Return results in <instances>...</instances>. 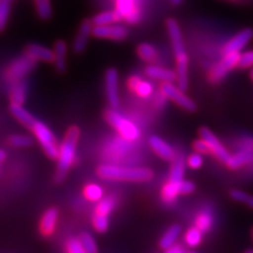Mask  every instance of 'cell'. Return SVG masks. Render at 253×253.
<instances>
[{
	"instance_id": "cell-1",
	"label": "cell",
	"mask_w": 253,
	"mask_h": 253,
	"mask_svg": "<svg viewBox=\"0 0 253 253\" xmlns=\"http://www.w3.org/2000/svg\"><path fill=\"white\" fill-rule=\"evenodd\" d=\"M167 26V31L170 37V41L172 43V49L174 56L176 59V82L177 86L183 90L187 91L189 85V76H188V65H189V58L185 49L183 33H181L180 27L178 22L170 18L166 22Z\"/></svg>"
},
{
	"instance_id": "cell-2",
	"label": "cell",
	"mask_w": 253,
	"mask_h": 253,
	"mask_svg": "<svg viewBox=\"0 0 253 253\" xmlns=\"http://www.w3.org/2000/svg\"><path fill=\"white\" fill-rule=\"evenodd\" d=\"M98 175L104 179L120 181H148L153 177L148 168L128 167L115 164H104L97 169Z\"/></svg>"
},
{
	"instance_id": "cell-3",
	"label": "cell",
	"mask_w": 253,
	"mask_h": 253,
	"mask_svg": "<svg viewBox=\"0 0 253 253\" xmlns=\"http://www.w3.org/2000/svg\"><path fill=\"white\" fill-rule=\"evenodd\" d=\"M79 134L81 133H79V129L76 126H71L59 146L57 170L56 174H55V178H56L57 183H61L66 178L70 168L74 164Z\"/></svg>"
},
{
	"instance_id": "cell-4",
	"label": "cell",
	"mask_w": 253,
	"mask_h": 253,
	"mask_svg": "<svg viewBox=\"0 0 253 253\" xmlns=\"http://www.w3.org/2000/svg\"><path fill=\"white\" fill-rule=\"evenodd\" d=\"M186 160L183 155H177L173 160L169 179L162 190V197L165 203L172 204L180 194V186L184 181Z\"/></svg>"
},
{
	"instance_id": "cell-5",
	"label": "cell",
	"mask_w": 253,
	"mask_h": 253,
	"mask_svg": "<svg viewBox=\"0 0 253 253\" xmlns=\"http://www.w3.org/2000/svg\"><path fill=\"white\" fill-rule=\"evenodd\" d=\"M106 117L109 124L114 126V129L121 134L122 137L130 141H135L139 138L140 131L138 126L115 109L109 110L106 114Z\"/></svg>"
},
{
	"instance_id": "cell-6",
	"label": "cell",
	"mask_w": 253,
	"mask_h": 253,
	"mask_svg": "<svg viewBox=\"0 0 253 253\" xmlns=\"http://www.w3.org/2000/svg\"><path fill=\"white\" fill-rule=\"evenodd\" d=\"M35 137L42 147L45 154L52 160H57L59 154V147L57 145L56 138H55L53 132L49 129L45 124L42 122H36L32 126Z\"/></svg>"
},
{
	"instance_id": "cell-7",
	"label": "cell",
	"mask_w": 253,
	"mask_h": 253,
	"mask_svg": "<svg viewBox=\"0 0 253 253\" xmlns=\"http://www.w3.org/2000/svg\"><path fill=\"white\" fill-rule=\"evenodd\" d=\"M240 53H228L225 54L223 59L213 66L209 72V79L212 83H218L226 77L230 71L239 66Z\"/></svg>"
},
{
	"instance_id": "cell-8",
	"label": "cell",
	"mask_w": 253,
	"mask_h": 253,
	"mask_svg": "<svg viewBox=\"0 0 253 253\" xmlns=\"http://www.w3.org/2000/svg\"><path fill=\"white\" fill-rule=\"evenodd\" d=\"M184 92L185 91L181 90L179 86L174 85L172 83H163L162 84V93L166 97L173 100L176 105L189 111V112H194L196 109L195 102L187 96Z\"/></svg>"
},
{
	"instance_id": "cell-9",
	"label": "cell",
	"mask_w": 253,
	"mask_h": 253,
	"mask_svg": "<svg viewBox=\"0 0 253 253\" xmlns=\"http://www.w3.org/2000/svg\"><path fill=\"white\" fill-rule=\"evenodd\" d=\"M253 162V138H244L240 144V149L235 154L231 155L226 163L229 168L239 169L245 165Z\"/></svg>"
},
{
	"instance_id": "cell-10",
	"label": "cell",
	"mask_w": 253,
	"mask_h": 253,
	"mask_svg": "<svg viewBox=\"0 0 253 253\" xmlns=\"http://www.w3.org/2000/svg\"><path fill=\"white\" fill-rule=\"evenodd\" d=\"M201 138H203L210 149V153H212L220 162L227 163L230 158V153L228 152V150L225 148V146L221 144V141L216 137V135L208 128H202L200 130Z\"/></svg>"
},
{
	"instance_id": "cell-11",
	"label": "cell",
	"mask_w": 253,
	"mask_h": 253,
	"mask_svg": "<svg viewBox=\"0 0 253 253\" xmlns=\"http://www.w3.org/2000/svg\"><path fill=\"white\" fill-rule=\"evenodd\" d=\"M106 95L111 109H118L120 107V89H118V72L111 68L106 72L105 77Z\"/></svg>"
},
{
	"instance_id": "cell-12",
	"label": "cell",
	"mask_w": 253,
	"mask_h": 253,
	"mask_svg": "<svg viewBox=\"0 0 253 253\" xmlns=\"http://www.w3.org/2000/svg\"><path fill=\"white\" fill-rule=\"evenodd\" d=\"M35 62L36 61L31 58L28 54L23 55L11 63L9 70H7V74L11 79L19 82L23 76L31 72L35 66Z\"/></svg>"
},
{
	"instance_id": "cell-13",
	"label": "cell",
	"mask_w": 253,
	"mask_h": 253,
	"mask_svg": "<svg viewBox=\"0 0 253 253\" xmlns=\"http://www.w3.org/2000/svg\"><path fill=\"white\" fill-rule=\"evenodd\" d=\"M93 36L102 39H112V41H124L128 36V29L122 25L94 26Z\"/></svg>"
},
{
	"instance_id": "cell-14",
	"label": "cell",
	"mask_w": 253,
	"mask_h": 253,
	"mask_svg": "<svg viewBox=\"0 0 253 253\" xmlns=\"http://www.w3.org/2000/svg\"><path fill=\"white\" fill-rule=\"evenodd\" d=\"M253 37V31L250 29H245L239 32L229 41L223 49L224 54L228 53H240L246 46Z\"/></svg>"
},
{
	"instance_id": "cell-15",
	"label": "cell",
	"mask_w": 253,
	"mask_h": 253,
	"mask_svg": "<svg viewBox=\"0 0 253 253\" xmlns=\"http://www.w3.org/2000/svg\"><path fill=\"white\" fill-rule=\"evenodd\" d=\"M93 30L94 25L92 20L86 19L82 22L73 42V51L76 54H81L85 50L89 39L91 35H93Z\"/></svg>"
},
{
	"instance_id": "cell-16",
	"label": "cell",
	"mask_w": 253,
	"mask_h": 253,
	"mask_svg": "<svg viewBox=\"0 0 253 253\" xmlns=\"http://www.w3.org/2000/svg\"><path fill=\"white\" fill-rule=\"evenodd\" d=\"M116 12L120 16L131 23H135L139 20L140 15L135 6L134 0H116Z\"/></svg>"
},
{
	"instance_id": "cell-17",
	"label": "cell",
	"mask_w": 253,
	"mask_h": 253,
	"mask_svg": "<svg viewBox=\"0 0 253 253\" xmlns=\"http://www.w3.org/2000/svg\"><path fill=\"white\" fill-rule=\"evenodd\" d=\"M149 145L152 148L153 151L165 161H173L176 156L175 151H174L173 148L168 144L167 141H165L160 136L153 135L150 137Z\"/></svg>"
},
{
	"instance_id": "cell-18",
	"label": "cell",
	"mask_w": 253,
	"mask_h": 253,
	"mask_svg": "<svg viewBox=\"0 0 253 253\" xmlns=\"http://www.w3.org/2000/svg\"><path fill=\"white\" fill-rule=\"evenodd\" d=\"M26 54H28L31 58H33L35 61H44V62H54V50H51L50 47L31 43L27 46Z\"/></svg>"
},
{
	"instance_id": "cell-19",
	"label": "cell",
	"mask_w": 253,
	"mask_h": 253,
	"mask_svg": "<svg viewBox=\"0 0 253 253\" xmlns=\"http://www.w3.org/2000/svg\"><path fill=\"white\" fill-rule=\"evenodd\" d=\"M146 74L150 78L161 81L163 83H173L174 81H176L177 77L176 72H174V71L157 66H148L146 68Z\"/></svg>"
},
{
	"instance_id": "cell-20",
	"label": "cell",
	"mask_w": 253,
	"mask_h": 253,
	"mask_svg": "<svg viewBox=\"0 0 253 253\" xmlns=\"http://www.w3.org/2000/svg\"><path fill=\"white\" fill-rule=\"evenodd\" d=\"M58 218V211L55 208L47 209L41 220V232L44 236H49L54 233Z\"/></svg>"
},
{
	"instance_id": "cell-21",
	"label": "cell",
	"mask_w": 253,
	"mask_h": 253,
	"mask_svg": "<svg viewBox=\"0 0 253 253\" xmlns=\"http://www.w3.org/2000/svg\"><path fill=\"white\" fill-rule=\"evenodd\" d=\"M54 63L59 73L65 72L67 69V43L63 41L56 42L54 45Z\"/></svg>"
},
{
	"instance_id": "cell-22",
	"label": "cell",
	"mask_w": 253,
	"mask_h": 253,
	"mask_svg": "<svg viewBox=\"0 0 253 253\" xmlns=\"http://www.w3.org/2000/svg\"><path fill=\"white\" fill-rule=\"evenodd\" d=\"M10 111L16 120H17L23 126H28V128L32 129V126H33L35 125V123L37 122L35 118L32 116V114L30 112H28V111L22 107V105L12 104L10 107Z\"/></svg>"
},
{
	"instance_id": "cell-23",
	"label": "cell",
	"mask_w": 253,
	"mask_h": 253,
	"mask_svg": "<svg viewBox=\"0 0 253 253\" xmlns=\"http://www.w3.org/2000/svg\"><path fill=\"white\" fill-rule=\"evenodd\" d=\"M213 221H214V217H213L212 210L208 207H206L199 213V215L196 216L195 227L199 228L203 232H207L212 228Z\"/></svg>"
},
{
	"instance_id": "cell-24",
	"label": "cell",
	"mask_w": 253,
	"mask_h": 253,
	"mask_svg": "<svg viewBox=\"0 0 253 253\" xmlns=\"http://www.w3.org/2000/svg\"><path fill=\"white\" fill-rule=\"evenodd\" d=\"M179 234H180V227L178 225L171 226L168 230L165 232V234L161 239V242H160L161 247L165 250L172 247L173 245H175V242L177 241Z\"/></svg>"
},
{
	"instance_id": "cell-25",
	"label": "cell",
	"mask_w": 253,
	"mask_h": 253,
	"mask_svg": "<svg viewBox=\"0 0 253 253\" xmlns=\"http://www.w3.org/2000/svg\"><path fill=\"white\" fill-rule=\"evenodd\" d=\"M117 20H122V17L117 12H101L92 18V22L95 27L112 25Z\"/></svg>"
},
{
	"instance_id": "cell-26",
	"label": "cell",
	"mask_w": 253,
	"mask_h": 253,
	"mask_svg": "<svg viewBox=\"0 0 253 253\" xmlns=\"http://www.w3.org/2000/svg\"><path fill=\"white\" fill-rule=\"evenodd\" d=\"M27 97V84L25 82L19 81L14 84L11 90L10 98L12 100V104L16 105H22L25 102Z\"/></svg>"
},
{
	"instance_id": "cell-27",
	"label": "cell",
	"mask_w": 253,
	"mask_h": 253,
	"mask_svg": "<svg viewBox=\"0 0 253 253\" xmlns=\"http://www.w3.org/2000/svg\"><path fill=\"white\" fill-rule=\"evenodd\" d=\"M84 194L88 201L98 203L101 199H104V189L98 184L91 183L84 187Z\"/></svg>"
},
{
	"instance_id": "cell-28",
	"label": "cell",
	"mask_w": 253,
	"mask_h": 253,
	"mask_svg": "<svg viewBox=\"0 0 253 253\" xmlns=\"http://www.w3.org/2000/svg\"><path fill=\"white\" fill-rule=\"evenodd\" d=\"M138 56L147 62H153L156 60L158 54L155 47L150 43H141L137 47Z\"/></svg>"
},
{
	"instance_id": "cell-29",
	"label": "cell",
	"mask_w": 253,
	"mask_h": 253,
	"mask_svg": "<svg viewBox=\"0 0 253 253\" xmlns=\"http://www.w3.org/2000/svg\"><path fill=\"white\" fill-rule=\"evenodd\" d=\"M115 206H116V200L113 196H108V197H104V199H101L97 203L96 209L95 210H96V213H98V214L108 216L110 213L113 211Z\"/></svg>"
},
{
	"instance_id": "cell-30",
	"label": "cell",
	"mask_w": 253,
	"mask_h": 253,
	"mask_svg": "<svg viewBox=\"0 0 253 253\" xmlns=\"http://www.w3.org/2000/svg\"><path fill=\"white\" fill-rule=\"evenodd\" d=\"M203 233L197 227L190 228L185 235L186 244L189 247H197L203 241Z\"/></svg>"
},
{
	"instance_id": "cell-31",
	"label": "cell",
	"mask_w": 253,
	"mask_h": 253,
	"mask_svg": "<svg viewBox=\"0 0 253 253\" xmlns=\"http://www.w3.org/2000/svg\"><path fill=\"white\" fill-rule=\"evenodd\" d=\"M36 11L42 19H49L52 15V6L50 0H35Z\"/></svg>"
},
{
	"instance_id": "cell-32",
	"label": "cell",
	"mask_w": 253,
	"mask_h": 253,
	"mask_svg": "<svg viewBox=\"0 0 253 253\" xmlns=\"http://www.w3.org/2000/svg\"><path fill=\"white\" fill-rule=\"evenodd\" d=\"M11 146L16 148H26L30 147L33 144V139L28 135H22V134H14L9 139Z\"/></svg>"
},
{
	"instance_id": "cell-33",
	"label": "cell",
	"mask_w": 253,
	"mask_h": 253,
	"mask_svg": "<svg viewBox=\"0 0 253 253\" xmlns=\"http://www.w3.org/2000/svg\"><path fill=\"white\" fill-rule=\"evenodd\" d=\"M79 240H81L84 248L88 253H97L98 252L97 244H96V242H95L94 237L90 233H88V232L83 233L81 235V237H79Z\"/></svg>"
},
{
	"instance_id": "cell-34",
	"label": "cell",
	"mask_w": 253,
	"mask_h": 253,
	"mask_svg": "<svg viewBox=\"0 0 253 253\" xmlns=\"http://www.w3.org/2000/svg\"><path fill=\"white\" fill-rule=\"evenodd\" d=\"M230 196L232 200L246 204L247 206H249L250 208L253 209V196L252 195H249L248 193L242 191V190L235 189V190H232V191L230 192Z\"/></svg>"
},
{
	"instance_id": "cell-35",
	"label": "cell",
	"mask_w": 253,
	"mask_h": 253,
	"mask_svg": "<svg viewBox=\"0 0 253 253\" xmlns=\"http://www.w3.org/2000/svg\"><path fill=\"white\" fill-rule=\"evenodd\" d=\"M93 226L95 230L99 233L106 232L109 228V218L107 215L98 214V213H95L93 217Z\"/></svg>"
},
{
	"instance_id": "cell-36",
	"label": "cell",
	"mask_w": 253,
	"mask_h": 253,
	"mask_svg": "<svg viewBox=\"0 0 253 253\" xmlns=\"http://www.w3.org/2000/svg\"><path fill=\"white\" fill-rule=\"evenodd\" d=\"M11 13V2L1 0L0 1V29L3 30L9 20V16Z\"/></svg>"
},
{
	"instance_id": "cell-37",
	"label": "cell",
	"mask_w": 253,
	"mask_h": 253,
	"mask_svg": "<svg viewBox=\"0 0 253 253\" xmlns=\"http://www.w3.org/2000/svg\"><path fill=\"white\" fill-rule=\"evenodd\" d=\"M66 253H88L79 239H70L66 245Z\"/></svg>"
},
{
	"instance_id": "cell-38",
	"label": "cell",
	"mask_w": 253,
	"mask_h": 253,
	"mask_svg": "<svg viewBox=\"0 0 253 253\" xmlns=\"http://www.w3.org/2000/svg\"><path fill=\"white\" fill-rule=\"evenodd\" d=\"M134 91H136V93L139 95L140 97H149L153 92V86H152L151 84L148 83V82L140 81L137 84V85L135 86Z\"/></svg>"
},
{
	"instance_id": "cell-39",
	"label": "cell",
	"mask_w": 253,
	"mask_h": 253,
	"mask_svg": "<svg viewBox=\"0 0 253 253\" xmlns=\"http://www.w3.org/2000/svg\"><path fill=\"white\" fill-rule=\"evenodd\" d=\"M239 67L242 69H248L253 67V50H248L240 55Z\"/></svg>"
},
{
	"instance_id": "cell-40",
	"label": "cell",
	"mask_w": 253,
	"mask_h": 253,
	"mask_svg": "<svg viewBox=\"0 0 253 253\" xmlns=\"http://www.w3.org/2000/svg\"><path fill=\"white\" fill-rule=\"evenodd\" d=\"M203 163H204L203 157H202V155L200 153H193V154L190 155L188 157V160H187L188 166H189L190 168H192V169H199V168H201L202 166H203Z\"/></svg>"
},
{
	"instance_id": "cell-41",
	"label": "cell",
	"mask_w": 253,
	"mask_h": 253,
	"mask_svg": "<svg viewBox=\"0 0 253 253\" xmlns=\"http://www.w3.org/2000/svg\"><path fill=\"white\" fill-rule=\"evenodd\" d=\"M193 148H194L195 151L197 153H200V154H208V153H210V149H209V147L207 145V142H206L203 138H200V139L195 140L194 144H193Z\"/></svg>"
},
{
	"instance_id": "cell-42",
	"label": "cell",
	"mask_w": 253,
	"mask_h": 253,
	"mask_svg": "<svg viewBox=\"0 0 253 253\" xmlns=\"http://www.w3.org/2000/svg\"><path fill=\"white\" fill-rule=\"evenodd\" d=\"M195 190V185L190 180H184L180 186V194H190Z\"/></svg>"
},
{
	"instance_id": "cell-43",
	"label": "cell",
	"mask_w": 253,
	"mask_h": 253,
	"mask_svg": "<svg viewBox=\"0 0 253 253\" xmlns=\"http://www.w3.org/2000/svg\"><path fill=\"white\" fill-rule=\"evenodd\" d=\"M183 252H184L183 247L179 246V245H173L172 247L166 250L165 253H183Z\"/></svg>"
},
{
	"instance_id": "cell-44",
	"label": "cell",
	"mask_w": 253,
	"mask_h": 253,
	"mask_svg": "<svg viewBox=\"0 0 253 253\" xmlns=\"http://www.w3.org/2000/svg\"><path fill=\"white\" fill-rule=\"evenodd\" d=\"M5 158H6V153L4 150H1V151H0V162L3 163L5 161Z\"/></svg>"
},
{
	"instance_id": "cell-45",
	"label": "cell",
	"mask_w": 253,
	"mask_h": 253,
	"mask_svg": "<svg viewBox=\"0 0 253 253\" xmlns=\"http://www.w3.org/2000/svg\"><path fill=\"white\" fill-rule=\"evenodd\" d=\"M171 3H173L174 5H178L180 4L181 2H183V0H170Z\"/></svg>"
},
{
	"instance_id": "cell-46",
	"label": "cell",
	"mask_w": 253,
	"mask_h": 253,
	"mask_svg": "<svg viewBox=\"0 0 253 253\" xmlns=\"http://www.w3.org/2000/svg\"><path fill=\"white\" fill-rule=\"evenodd\" d=\"M246 253H253V250H248Z\"/></svg>"
},
{
	"instance_id": "cell-47",
	"label": "cell",
	"mask_w": 253,
	"mask_h": 253,
	"mask_svg": "<svg viewBox=\"0 0 253 253\" xmlns=\"http://www.w3.org/2000/svg\"><path fill=\"white\" fill-rule=\"evenodd\" d=\"M251 77H252V79H253V70L251 71Z\"/></svg>"
},
{
	"instance_id": "cell-48",
	"label": "cell",
	"mask_w": 253,
	"mask_h": 253,
	"mask_svg": "<svg viewBox=\"0 0 253 253\" xmlns=\"http://www.w3.org/2000/svg\"><path fill=\"white\" fill-rule=\"evenodd\" d=\"M251 234H252V237H253V228H252V231H251Z\"/></svg>"
},
{
	"instance_id": "cell-49",
	"label": "cell",
	"mask_w": 253,
	"mask_h": 253,
	"mask_svg": "<svg viewBox=\"0 0 253 253\" xmlns=\"http://www.w3.org/2000/svg\"><path fill=\"white\" fill-rule=\"evenodd\" d=\"M5 1H9V2H11V1H12V0H5Z\"/></svg>"
},
{
	"instance_id": "cell-50",
	"label": "cell",
	"mask_w": 253,
	"mask_h": 253,
	"mask_svg": "<svg viewBox=\"0 0 253 253\" xmlns=\"http://www.w3.org/2000/svg\"><path fill=\"white\" fill-rule=\"evenodd\" d=\"M189 253H196V252H189Z\"/></svg>"
},
{
	"instance_id": "cell-51",
	"label": "cell",
	"mask_w": 253,
	"mask_h": 253,
	"mask_svg": "<svg viewBox=\"0 0 253 253\" xmlns=\"http://www.w3.org/2000/svg\"><path fill=\"white\" fill-rule=\"evenodd\" d=\"M183 253H185V252H183Z\"/></svg>"
}]
</instances>
